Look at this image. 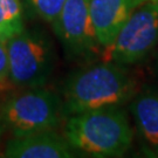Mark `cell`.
Masks as SVG:
<instances>
[{"label": "cell", "instance_id": "5b68a950", "mask_svg": "<svg viewBox=\"0 0 158 158\" xmlns=\"http://www.w3.org/2000/svg\"><path fill=\"white\" fill-rule=\"evenodd\" d=\"M10 77L18 85L40 87L51 76L55 52L52 41L40 31H25L7 42Z\"/></svg>", "mask_w": 158, "mask_h": 158}, {"label": "cell", "instance_id": "ba28073f", "mask_svg": "<svg viewBox=\"0 0 158 158\" xmlns=\"http://www.w3.org/2000/svg\"><path fill=\"white\" fill-rule=\"evenodd\" d=\"M135 7V0H89L91 23L101 47L116 38Z\"/></svg>", "mask_w": 158, "mask_h": 158}, {"label": "cell", "instance_id": "8fae6325", "mask_svg": "<svg viewBox=\"0 0 158 158\" xmlns=\"http://www.w3.org/2000/svg\"><path fill=\"white\" fill-rule=\"evenodd\" d=\"M28 1L40 18L53 23L61 13L67 0H28Z\"/></svg>", "mask_w": 158, "mask_h": 158}, {"label": "cell", "instance_id": "30bf717a", "mask_svg": "<svg viewBox=\"0 0 158 158\" xmlns=\"http://www.w3.org/2000/svg\"><path fill=\"white\" fill-rule=\"evenodd\" d=\"M23 31L20 0H0V40L7 42Z\"/></svg>", "mask_w": 158, "mask_h": 158}, {"label": "cell", "instance_id": "52a82bcc", "mask_svg": "<svg viewBox=\"0 0 158 158\" xmlns=\"http://www.w3.org/2000/svg\"><path fill=\"white\" fill-rule=\"evenodd\" d=\"M74 150L66 137L54 129L14 136L7 142L5 157L10 158H70Z\"/></svg>", "mask_w": 158, "mask_h": 158}, {"label": "cell", "instance_id": "6da1fadb", "mask_svg": "<svg viewBox=\"0 0 158 158\" xmlns=\"http://www.w3.org/2000/svg\"><path fill=\"white\" fill-rule=\"evenodd\" d=\"M136 95V82L122 64L104 62L80 69L63 87V115L68 117L103 108L121 107Z\"/></svg>", "mask_w": 158, "mask_h": 158}, {"label": "cell", "instance_id": "3957f363", "mask_svg": "<svg viewBox=\"0 0 158 158\" xmlns=\"http://www.w3.org/2000/svg\"><path fill=\"white\" fill-rule=\"evenodd\" d=\"M158 42V0L136 5L116 38L103 47L102 61L134 64L141 61Z\"/></svg>", "mask_w": 158, "mask_h": 158}, {"label": "cell", "instance_id": "7a4b0ae2", "mask_svg": "<svg viewBox=\"0 0 158 158\" xmlns=\"http://www.w3.org/2000/svg\"><path fill=\"white\" fill-rule=\"evenodd\" d=\"M64 137L74 150L90 157H122L132 144L134 131L124 110L113 107L68 116Z\"/></svg>", "mask_w": 158, "mask_h": 158}, {"label": "cell", "instance_id": "7c38bea8", "mask_svg": "<svg viewBox=\"0 0 158 158\" xmlns=\"http://www.w3.org/2000/svg\"><path fill=\"white\" fill-rule=\"evenodd\" d=\"M10 82L11 77H10V61H8L7 45L5 41L0 40V90L5 89Z\"/></svg>", "mask_w": 158, "mask_h": 158}, {"label": "cell", "instance_id": "277c9868", "mask_svg": "<svg viewBox=\"0 0 158 158\" xmlns=\"http://www.w3.org/2000/svg\"><path fill=\"white\" fill-rule=\"evenodd\" d=\"M62 117V100L36 87L10 98L1 109V119L14 136L54 129Z\"/></svg>", "mask_w": 158, "mask_h": 158}, {"label": "cell", "instance_id": "4fadbf2b", "mask_svg": "<svg viewBox=\"0 0 158 158\" xmlns=\"http://www.w3.org/2000/svg\"><path fill=\"white\" fill-rule=\"evenodd\" d=\"M142 1H144V0H135V4L136 5H138L139 2H142Z\"/></svg>", "mask_w": 158, "mask_h": 158}, {"label": "cell", "instance_id": "8992f818", "mask_svg": "<svg viewBox=\"0 0 158 158\" xmlns=\"http://www.w3.org/2000/svg\"><path fill=\"white\" fill-rule=\"evenodd\" d=\"M52 25L69 57L89 56L101 47L91 23L89 0H67Z\"/></svg>", "mask_w": 158, "mask_h": 158}, {"label": "cell", "instance_id": "9c48e42d", "mask_svg": "<svg viewBox=\"0 0 158 158\" xmlns=\"http://www.w3.org/2000/svg\"><path fill=\"white\" fill-rule=\"evenodd\" d=\"M142 152L158 157V90L149 89L136 94L130 103Z\"/></svg>", "mask_w": 158, "mask_h": 158}]
</instances>
